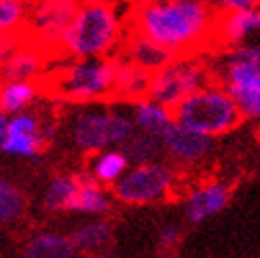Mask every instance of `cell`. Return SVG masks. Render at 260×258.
I'll use <instances>...</instances> for the list:
<instances>
[{"label": "cell", "instance_id": "obj_23", "mask_svg": "<svg viewBox=\"0 0 260 258\" xmlns=\"http://www.w3.org/2000/svg\"><path fill=\"white\" fill-rule=\"evenodd\" d=\"M108 208H110V199L106 192L102 190L98 180L81 178V186H79V192H76V201H74L72 212L98 216V214L108 212Z\"/></svg>", "mask_w": 260, "mask_h": 258}, {"label": "cell", "instance_id": "obj_27", "mask_svg": "<svg viewBox=\"0 0 260 258\" xmlns=\"http://www.w3.org/2000/svg\"><path fill=\"white\" fill-rule=\"evenodd\" d=\"M28 41L25 32H0V66Z\"/></svg>", "mask_w": 260, "mask_h": 258}, {"label": "cell", "instance_id": "obj_31", "mask_svg": "<svg viewBox=\"0 0 260 258\" xmlns=\"http://www.w3.org/2000/svg\"><path fill=\"white\" fill-rule=\"evenodd\" d=\"M95 258H114V256H110V254H104V252H98V254H95Z\"/></svg>", "mask_w": 260, "mask_h": 258}, {"label": "cell", "instance_id": "obj_19", "mask_svg": "<svg viewBox=\"0 0 260 258\" xmlns=\"http://www.w3.org/2000/svg\"><path fill=\"white\" fill-rule=\"evenodd\" d=\"M79 254L72 237L59 233H41L28 241L23 258H74Z\"/></svg>", "mask_w": 260, "mask_h": 258}, {"label": "cell", "instance_id": "obj_7", "mask_svg": "<svg viewBox=\"0 0 260 258\" xmlns=\"http://www.w3.org/2000/svg\"><path fill=\"white\" fill-rule=\"evenodd\" d=\"M214 74L229 89L241 117L260 121V66L233 55L226 49L216 61Z\"/></svg>", "mask_w": 260, "mask_h": 258}, {"label": "cell", "instance_id": "obj_15", "mask_svg": "<svg viewBox=\"0 0 260 258\" xmlns=\"http://www.w3.org/2000/svg\"><path fill=\"white\" fill-rule=\"evenodd\" d=\"M231 199V188L220 182H210L194 188L186 199V216L190 222H203L216 216Z\"/></svg>", "mask_w": 260, "mask_h": 258}, {"label": "cell", "instance_id": "obj_3", "mask_svg": "<svg viewBox=\"0 0 260 258\" xmlns=\"http://www.w3.org/2000/svg\"><path fill=\"white\" fill-rule=\"evenodd\" d=\"M116 57H70L45 76V89L70 104H93L114 98Z\"/></svg>", "mask_w": 260, "mask_h": 258}, {"label": "cell", "instance_id": "obj_22", "mask_svg": "<svg viewBox=\"0 0 260 258\" xmlns=\"http://www.w3.org/2000/svg\"><path fill=\"white\" fill-rule=\"evenodd\" d=\"M129 167V159L123 152V148H108L98 152V157L93 161V178L98 182L104 184H114L123 178V174Z\"/></svg>", "mask_w": 260, "mask_h": 258}, {"label": "cell", "instance_id": "obj_25", "mask_svg": "<svg viewBox=\"0 0 260 258\" xmlns=\"http://www.w3.org/2000/svg\"><path fill=\"white\" fill-rule=\"evenodd\" d=\"M28 13V0H0V32H25Z\"/></svg>", "mask_w": 260, "mask_h": 258}, {"label": "cell", "instance_id": "obj_30", "mask_svg": "<svg viewBox=\"0 0 260 258\" xmlns=\"http://www.w3.org/2000/svg\"><path fill=\"white\" fill-rule=\"evenodd\" d=\"M7 127H9V114L0 110V146H3V142L7 138Z\"/></svg>", "mask_w": 260, "mask_h": 258}, {"label": "cell", "instance_id": "obj_11", "mask_svg": "<svg viewBox=\"0 0 260 258\" xmlns=\"http://www.w3.org/2000/svg\"><path fill=\"white\" fill-rule=\"evenodd\" d=\"M260 38V7L226 11L218 15L214 47L233 49Z\"/></svg>", "mask_w": 260, "mask_h": 258}, {"label": "cell", "instance_id": "obj_29", "mask_svg": "<svg viewBox=\"0 0 260 258\" xmlns=\"http://www.w3.org/2000/svg\"><path fill=\"white\" fill-rule=\"evenodd\" d=\"M216 5L218 13L226 11H237V9H250V7H260V0H212Z\"/></svg>", "mask_w": 260, "mask_h": 258}, {"label": "cell", "instance_id": "obj_24", "mask_svg": "<svg viewBox=\"0 0 260 258\" xmlns=\"http://www.w3.org/2000/svg\"><path fill=\"white\" fill-rule=\"evenodd\" d=\"M121 148L127 154L129 161L146 163V161L157 157V152L163 146H161V140L157 136H150V134H144V132H140V129H136V134L129 138Z\"/></svg>", "mask_w": 260, "mask_h": 258}, {"label": "cell", "instance_id": "obj_18", "mask_svg": "<svg viewBox=\"0 0 260 258\" xmlns=\"http://www.w3.org/2000/svg\"><path fill=\"white\" fill-rule=\"evenodd\" d=\"M41 95V87L36 81H7L0 83V110L11 114H17L28 110L34 100Z\"/></svg>", "mask_w": 260, "mask_h": 258}, {"label": "cell", "instance_id": "obj_32", "mask_svg": "<svg viewBox=\"0 0 260 258\" xmlns=\"http://www.w3.org/2000/svg\"><path fill=\"white\" fill-rule=\"evenodd\" d=\"M28 3H34V0H28Z\"/></svg>", "mask_w": 260, "mask_h": 258}, {"label": "cell", "instance_id": "obj_4", "mask_svg": "<svg viewBox=\"0 0 260 258\" xmlns=\"http://www.w3.org/2000/svg\"><path fill=\"white\" fill-rule=\"evenodd\" d=\"M174 119L192 132L216 138L233 132L243 117L229 89L214 79L182 100L174 108Z\"/></svg>", "mask_w": 260, "mask_h": 258}, {"label": "cell", "instance_id": "obj_10", "mask_svg": "<svg viewBox=\"0 0 260 258\" xmlns=\"http://www.w3.org/2000/svg\"><path fill=\"white\" fill-rule=\"evenodd\" d=\"M53 136V129L41 121L34 112H17L9 117L7 138L0 150L13 157H38Z\"/></svg>", "mask_w": 260, "mask_h": 258}, {"label": "cell", "instance_id": "obj_9", "mask_svg": "<svg viewBox=\"0 0 260 258\" xmlns=\"http://www.w3.org/2000/svg\"><path fill=\"white\" fill-rule=\"evenodd\" d=\"M79 9V0H34L30 3L25 36L47 49L51 55H57L63 32Z\"/></svg>", "mask_w": 260, "mask_h": 258}, {"label": "cell", "instance_id": "obj_26", "mask_svg": "<svg viewBox=\"0 0 260 258\" xmlns=\"http://www.w3.org/2000/svg\"><path fill=\"white\" fill-rule=\"evenodd\" d=\"M23 208H25V199L21 190L11 180L0 176V224L19 218Z\"/></svg>", "mask_w": 260, "mask_h": 258}, {"label": "cell", "instance_id": "obj_33", "mask_svg": "<svg viewBox=\"0 0 260 258\" xmlns=\"http://www.w3.org/2000/svg\"><path fill=\"white\" fill-rule=\"evenodd\" d=\"M79 3H83V0H79Z\"/></svg>", "mask_w": 260, "mask_h": 258}, {"label": "cell", "instance_id": "obj_1", "mask_svg": "<svg viewBox=\"0 0 260 258\" xmlns=\"http://www.w3.org/2000/svg\"><path fill=\"white\" fill-rule=\"evenodd\" d=\"M218 9L212 0H132L129 30L157 41L174 55L214 47Z\"/></svg>", "mask_w": 260, "mask_h": 258}, {"label": "cell", "instance_id": "obj_28", "mask_svg": "<svg viewBox=\"0 0 260 258\" xmlns=\"http://www.w3.org/2000/svg\"><path fill=\"white\" fill-rule=\"evenodd\" d=\"M180 243V229L174 224H167L159 233V250L161 252H174V248Z\"/></svg>", "mask_w": 260, "mask_h": 258}, {"label": "cell", "instance_id": "obj_17", "mask_svg": "<svg viewBox=\"0 0 260 258\" xmlns=\"http://www.w3.org/2000/svg\"><path fill=\"white\" fill-rule=\"evenodd\" d=\"M132 119L136 123V129L157 138H161V134L176 121L172 108H167L165 104L148 95L132 102Z\"/></svg>", "mask_w": 260, "mask_h": 258}, {"label": "cell", "instance_id": "obj_12", "mask_svg": "<svg viewBox=\"0 0 260 258\" xmlns=\"http://www.w3.org/2000/svg\"><path fill=\"white\" fill-rule=\"evenodd\" d=\"M53 57L47 49L34 41H25L3 66H0V83L7 81H38L47 76V63Z\"/></svg>", "mask_w": 260, "mask_h": 258}, {"label": "cell", "instance_id": "obj_16", "mask_svg": "<svg viewBox=\"0 0 260 258\" xmlns=\"http://www.w3.org/2000/svg\"><path fill=\"white\" fill-rule=\"evenodd\" d=\"M116 57V81H114V100L123 102H136L140 98L148 95L150 87V72L142 70L136 63L123 59L121 55Z\"/></svg>", "mask_w": 260, "mask_h": 258}, {"label": "cell", "instance_id": "obj_2", "mask_svg": "<svg viewBox=\"0 0 260 258\" xmlns=\"http://www.w3.org/2000/svg\"><path fill=\"white\" fill-rule=\"evenodd\" d=\"M129 3L83 0L63 32L57 57H114L129 34Z\"/></svg>", "mask_w": 260, "mask_h": 258}, {"label": "cell", "instance_id": "obj_20", "mask_svg": "<svg viewBox=\"0 0 260 258\" xmlns=\"http://www.w3.org/2000/svg\"><path fill=\"white\" fill-rule=\"evenodd\" d=\"M79 186H81V178L57 176L47 184L43 201L51 212H72Z\"/></svg>", "mask_w": 260, "mask_h": 258}, {"label": "cell", "instance_id": "obj_14", "mask_svg": "<svg viewBox=\"0 0 260 258\" xmlns=\"http://www.w3.org/2000/svg\"><path fill=\"white\" fill-rule=\"evenodd\" d=\"M119 55L150 74L161 70L165 63H170L176 57L170 49H165L157 41H152V38L140 34V32H132V30H129Z\"/></svg>", "mask_w": 260, "mask_h": 258}, {"label": "cell", "instance_id": "obj_21", "mask_svg": "<svg viewBox=\"0 0 260 258\" xmlns=\"http://www.w3.org/2000/svg\"><path fill=\"white\" fill-rule=\"evenodd\" d=\"M110 239H112V224L106 220H91L83 224L81 229H76L72 235L76 250L85 254L104 252V248L110 243Z\"/></svg>", "mask_w": 260, "mask_h": 258}, {"label": "cell", "instance_id": "obj_8", "mask_svg": "<svg viewBox=\"0 0 260 258\" xmlns=\"http://www.w3.org/2000/svg\"><path fill=\"white\" fill-rule=\"evenodd\" d=\"M176 174L165 163H138L127 170L119 182H114V197L129 205L154 203L167 197L174 188Z\"/></svg>", "mask_w": 260, "mask_h": 258}, {"label": "cell", "instance_id": "obj_13", "mask_svg": "<svg viewBox=\"0 0 260 258\" xmlns=\"http://www.w3.org/2000/svg\"><path fill=\"white\" fill-rule=\"evenodd\" d=\"M159 140H161L163 150L170 154V157H174L176 161H184V163H192V161L203 159L212 148L210 136L192 132V129L184 127L178 121H174L170 127H167Z\"/></svg>", "mask_w": 260, "mask_h": 258}, {"label": "cell", "instance_id": "obj_6", "mask_svg": "<svg viewBox=\"0 0 260 258\" xmlns=\"http://www.w3.org/2000/svg\"><path fill=\"white\" fill-rule=\"evenodd\" d=\"M136 134L132 114L110 108H85L72 123V140L85 152H102L123 146Z\"/></svg>", "mask_w": 260, "mask_h": 258}, {"label": "cell", "instance_id": "obj_5", "mask_svg": "<svg viewBox=\"0 0 260 258\" xmlns=\"http://www.w3.org/2000/svg\"><path fill=\"white\" fill-rule=\"evenodd\" d=\"M214 79V66L203 57V53L176 55L161 70L152 72L148 98L174 110L184 98H188Z\"/></svg>", "mask_w": 260, "mask_h": 258}]
</instances>
